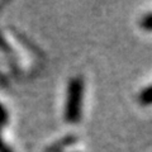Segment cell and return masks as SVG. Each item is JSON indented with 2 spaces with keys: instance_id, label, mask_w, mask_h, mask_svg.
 Segmentation results:
<instances>
[{
  "instance_id": "6da1fadb",
  "label": "cell",
  "mask_w": 152,
  "mask_h": 152,
  "mask_svg": "<svg viewBox=\"0 0 152 152\" xmlns=\"http://www.w3.org/2000/svg\"><path fill=\"white\" fill-rule=\"evenodd\" d=\"M81 84L79 80H74L70 85V93H69V102L67 108H66V115L69 121H76L79 117V108L80 100H81Z\"/></svg>"
}]
</instances>
